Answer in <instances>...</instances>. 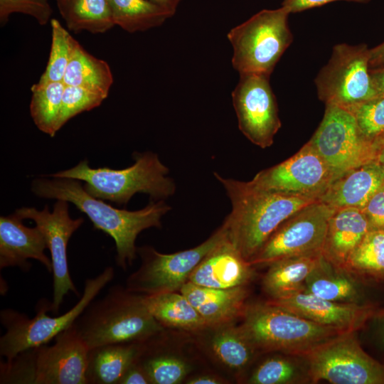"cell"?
Returning a JSON list of instances; mask_svg holds the SVG:
<instances>
[{"instance_id": "obj_1", "label": "cell", "mask_w": 384, "mask_h": 384, "mask_svg": "<svg viewBox=\"0 0 384 384\" xmlns=\"http://www.w3.org/2000/svg\"><path fill=\"white\" fill-rule=\"evenodd\" d=\"M31 191L40 198L70 202L85 213L95 229L114 240L116 264L123 270L136 257L137 235L145 229L160 227L161 217L171 208L164 200H154L141 210L118 209L90 195L79 180L69 178H36Z\"/></svg>"}, {"instance_id": "obj_2", "label": "cell", "mask_w": 384, "mask_h": 384, "mask_svg": "<svg viewBox=\"0 0 384 384\" xmlns=\"http://www.w3.org/2000/svg\"><path fill=\"white\" fill-rule=\"evenodd\" d=\"M229 197L232 210L224 224L228 237L242 258L250 262L278 227L294 213L317 199L265 190L250 181L214 173Z\"/></svg>"}, {"instance_id": "obj_3", "label": "cell", "mask_w": 384, "mask_h": 384, "mask_svg": "<svg viewBox=\"0 0 384 384\" xmlns=\"http://www.w3.org/2000/svg\"><path fill=\"white\" fill-rule=\"evenodd\" d=\"M115 285L92 300L74 322L88 349L112 343H141L163 331L143 303V296Z\"/></svg>"}, {"instance_id": "obj_4", "label": "cell", "mask_w": 384, "mask_h": 384, "mask_svg": "<svg viewBox=\"0 0 384 384\" xmlns=\"http://www.w3.org/2000/svg\"><path fill=\"white\" fill-rule=\"evenodd\" d=\"M133 156L134 164L124 169H92L83 160L71 169L47 176L83 181V188L90 195L119 206L127 204L137 193H147L154 201L175 193L174 181L168 176L169 170L156 154L134 153Z\"/></svg>"}, {"instance_id": "obj_5", "label": "cell", "mask_w": 384, "mask_h": 384, "mask_svg": "<svg viewBox=\"0 0 384 384\" xmlns=\"http://www.w3.org/2000/svg\"><path fill=\"white\" fill-rule=\"evenodd\" d=\"M89 349L74 324L43 344L1 361V384H87Z\"/></svg>"}, {"instance_id": "obj_6", "label": "cell", "mask_w": 384, "mask_h": 384, "mask_svg": "<svg viewBox=\"0 0 384 384\" xmlns=\"http://www.w3.org/2000/svg\"><path fill=\"white\" fill-rule=\"evenodd\" d=\"M240 329L256 350L304 356L348 333L319 324L267 302L245 308Z\"/></svg>"}, {"instance_id": "obj_7", "label": "cell", "mask_w": 384, "mask_h": 384, "mask_svg": "<svg viewBox=\"0 0 384 384\" xmlns=\"http://www.w3.org/2000/svg\"><path fill=\"white\" fill-rule=\"evenodd\" d=\"M114 274L113 267H107L96 277L87 279L80 299L60 316L47 315L50 311V302L46 299L38 301L36 314L32 318L14 309H2L0 321L6 331L0 338V355L5 361H10L25 350L47 344L74 324L100 292L112 280Z\"/></svg>"}, {"instance_id": "obj_8", "label": "cell", "mask_w": 384, "mask_h": 384, "mask_svg": "<svg viewBox=\"0 0 384 384\" xmlns=\"http://www.w3.org/2000/svg\"><path fill=\"white\" fill-rule=\"evenodd\" d=\"M289 14L283 6L263 9L228 32L233 48L232 65L240 75L270 76L292 42Z\"/></svg>"}, {"instance_id": "obj_9", "label": "cell", "mask_w": 384, "mask_h": 384, "mask_svg": "<svg viewBox=\"0 0 384 384\" xmlns=\"http://www.w3.org/2000/svg\"><path fill=\"white\" fill-rule=\"evenodd\" d=\"M369 60L370 49L365 44L336 45L315 79L319 98L326 105L352 112L378 96L371 80Z\"/></svg>"}, {"instance_id": "obj_10", "label": "cell", "mask_w": 384, "mask_h": 384, "mask_svg": "<svg viewBox=\"0 0 384 384\" xmlns=\"http://www.w3.org/2000/svg\"><path fill=\"white\" fill-rule=\"evenodd\" d=\"M309 142L331 169L334 181L375 160L380 148L363 136L352 112L331 105H326L324 117Z\"/></svg>"}, {"instance_id": "obj_11", "label": "cell", "mask_w": 384, "mask_h": 384, "mask_svg": "<svg viewBox=\"0 0 384 384\" xmlns=\"http://www.w3.org/2000/svg\"><path fill=\"white\" fill-rule=\"evenodd\" d=\"M344 333L302 356L311 382L383 384L384 366L368 356L353 335Z\"/></svg>"}, {"instance_id": "obj_12", "label": "cell", "mask_w": 384, "mask_h": 384, "mask_svg": "<svg viewBox=\"0 0 384 384\" xmlns=\"http://www.w3.org/2000/svg\"><path fill=\"white\" fill-rule=\"evenodd\" d=\"M228 236L223 223L198 246L173 254H162L153 248L140 250L141 268L127 279V288L144 295L181 289L204 257Z\"/></svg>"}, {"instance_id": "obj_13", "label": "cell", "mask_w": 384, "mask_h": 384, "mask_svg": "<svg viewBox=\"0 0 384 384\" xmlns=\"http://www.w3.org/2000/svg\"><path fill=\"white\" fill-rule=\"evenodd\" d=\"M334 210L320 201L301 208L278 227L249 264L269 265L283 258L322 254Z\"/></svg>"}, {"instance_id": "obj_14", "label": "cell", "mask_w": 384, "mask_h": 384, "mask_svg": "<svg viewBox=\"0 0 384 384\" xmlns=\"http://www.w3.org/2000/svg\"><path fill=\"white\" fill-rule=\"evenodd\" d=\"M15 213L23 220H33L46 237L53 273V299L50 311L58 314L64 297L69 292L80 296L70 275L67 247L72 235L81 226L84 219L71 218L68 213V202L64 200H57L52 212L46 206L42 210L23 207Z\"/></svg>"}, {"instance_id": "obj_15", "label": "cell", "mask_w": 384, "mask_h": 384, "mask_svg": "<svg viewBox=\"0 0 384 384\" xmlns=\"http://www.w3.org/2000/svg\"><path fill=\"white\" fill-rule=\"evenodd\" d=\"M333 181L331 169L308 142L288 159L257 173L251 182L265 190L319 200Z\"/></svg>"}, {"instance_id": "obj_16", "label": "cell", "mask_w": 384, "mask_h": 384, "mask_svg": "<svg viewBox=\"0 0 384 384\" xmlns=\"http://www.w3.org/2000/svg\"><path fill=\"white\" fill-rule=\"evenodd\" d=\"M269 78L260 75H240L232 92L240 130L262 149L273 144L274 135L282 125Z\"/></svg>"}, {"instance_id": "obj_17", "label": "cell", "mask_w": 384, "mask_h": 384, "mask_svg": "<svg viewBox=\"0 0 384 384\" xmlns=\"http://www.w3.org/2000/svg\"><path fill=\"white\" fill-rule=\"evenodd\" d=\"M267 302L343 332L358 330L374 313L370 307L358 303L329 301L304 290L284 297L271 299Z\"/></svg>"}, {"instance_id": "obj_18", "label": "cell", "mask_w": 384, "mask_h": 384, "mask_svg": "<svg viewBox=\"0 0 384 384\" xmlns=\"http://www.w3.org/2000/svg\"><path fill=\"white\" fill-rule=\"evenodd\" d=\"M16 213L0 218V268L16 267L23 272L31 267L29 259L40 262L52 272V262L45 253L48 243L38 227L24 225Z\"/></svg>"}, {"instance_id": "obj_19", "label": "cell", "mask_w": 384, "mask_h": 384, "mask_svg": "<svg viewBox=\"0 0 384 384\" xmlns=\"http://www.w3.org/2000/svg\"><path fill=\"white\" fill-rule=\"evenodd\" d=\"M245 260L228 239L211 250L191 274L188 281L203 287L229 289L247 284L253 276Z\"/></svg>"}, {"instance_id": "obj_20", "label": "cell", "mask_w": 384, "mask_h": 384, "mask_svg": "<svg viewBox=\"0 0 384 384\" xmlns=\"http://www.w3.org/2000/svg\"><path fill=\"white\" fill-rule=\"evenodd\" d=\"M370 230V223L362 209H334L328 223L323 257L335 267L343 269Z\"/></svg>"}, {"instance_id": "obj_21", "label": "cell", "mask_w": 384, "mask_h": 384, "mask_svg": "<svg viewBox=\"0 0 384 384\" xmlns=\"http://www.w3.org/2000/svg\"><path fill=\"white\" fill-rule=\"evenodd\" d=\"M384 185V171L376 160L364 164L336 178L319 201L332 209H363L372 196Z\"/></svg>"}, {"instance_id": "obj_22", "label": "cell", "mask_w": 384, "mask_h": 384, "mask_svg": "<svg viewBox=\"0 0 384 384\" xmlns=\"http://www.w3.org/2000/svg\"><path fill=\"white\" fill-rule=\"evenodd\" d=\"M206 322L218 326L243 314L247 291L245 286L215 289L199 286L189 281L180 289Z\"/></svg>"}, {"instance_id": "obj_23", "label": "cell", "mask_w": 384, "mask_h": 384, "mask_svg": "<svg viewBox=\"0 0 384 384\" xmlns=\"http://www.w3.org/2000/svg\"><path fill=\"white\" fill-rule=\"evenodd\" d=\"M139 346L140 343H122L90 349L86 368L87 384H118L136 362Z\"/></svg>"}, {"instance_id": "obj_24", "label": "cell", "mask_w": 384, "mask_h": 384, "mask_svg": "<svg viewBox=\"0 0 384 384\" xmlns=\"http://www.w3.org/2000/svg\"><path fill=\"white\" fill-rule=\"evenodd\" d=\"M322 254L283 258L269 265L262 286L271 299L303 291L306 280L319 265Z\"/></svg>"}, {"instance_id": "obj_25", "label": "cell", "mask_w": 384, "mask_h": 384, "mask_svg": "<svg viewBox=\"0 0 384 384\" xmlns=\"http://www.w3.org/2000/svg\"><path fill=\"white\" fill-rule=\"evenodd\" d=\"M304 291L315 297L338 302L358 303L359 286L347 270L338 268L323 257L304 284Z\"/></svg>"}, {"instance_id": "obj_26", "label": "cell", "mask_w": 384, "mask_h": 384, "mask_svg": "<svg viewBox=\"0 0 384 384\" xmlns=\"http://www.w3.org/2000/svg\"><path fill=\"white\" fill-rule=\"evenodd\" d=\"M63 82L65 85L82 87L107 97L113 83V76L106 61L92 55L77 41Z\"/></svg>"}, {"instance_id": "obj_27", "label": "cell", "mask_w": 384, "mask_h": 384, "mask_svg": "<svg viewBox=\"0 0 384 384\" xmlns=\"http://www.w3.org/2000/svg\"><path fill=\"white\" fill-rule=\"evenodd\" d=\"M149 313L161 325L193 331L205 328V321L181 293L161 292L144 295L142 299Z\"/></svg>"}, {"instance_id": "obj_28", "label": "cell", "mask_w": 384, "mask_h": 384, "mask_svg": "<svg viewBox=\"0 0 384 384\" xmlns=\"http://www.w3.org/2000/svg\"><path fill=\"white\" fill-rule=\"evenodd\" d=\"M115 25L129 33L161 26L174 16L149 0H107Z\"/></svg>"}, {"instance_id": "obj_29", "label": "cell", "mask_w": 384, "mask_h": 384, "mask_svg": "<svg viewBox=\"0 0 384 384\" xmlns=\"http://www.w3.org/2000/svg\"><path fill=\"white\" fill-rule=\"evenodd\" d=\"M60 13L74 33H102L115 26L107 0H70Z\"/></svg>"}, {"instance_id": "obj_30", "label": "cell", "mask_w": 384, "mask_h": 384, "mask_svg": "<svg viewBox=\"0 0 384 384\" xmlns=\"http://www.w3.org/2000/svg\"><path fill=\"white\" fill-rule=\"evenodd\" d=\"M65 86L63 82H49L44 84L37 82L31 88V118L39 130L51 137L57 132L55 126L60 114Z\"/></svg>"}, {"instance_id": "obj_31", "label": "cell", "mask_w": 384, "mask_h": 384, "mask_svg": "<svg viewBox=\"0 0 384 384\" xmlns=\"http://www.w3.org/2000/svg\"><path fill=\"white\" fill-rule=\"evenodd\" d=\"M212 348L218 359L233 369H241L252 359L257 351L240 327H225L214 335Z\"/></svg>"}, {"instance_id": "obj_32", "label": "cell", "mask_w": 384, "mask_h": 384, "mask_svg": "<svg viewBox=\"0 0 384 384\" xmlns=\"http://www.w3.org/2000/svg\"><path fill=\"white\" fill-rule=\"evenodd\" d=\"M343 269L351 274H384V229L370 230Z\"/></svg>"}, {"instance_id": "obj_33", "label": "cell", "mask_w": 384, "mask_h": 384, "mask_svg": "<svg viewBox=\"0 0 384 384\" xmlns=\"http://www.w3.org/2000/svg\"><path fill=\"white\" fill-rule=\"evenodd\" d=\"M52 40L50 55L45 71L38 83L63 82L77 41L56 19H50Z\"/></svg>"}, {"instance_id": "obj_34", "label": "cell", "mask_w": 384, "mask_h": 384, "mask_svg": "<svg viewBox=\"0 0 384 384\" xmlns=\"http://www.w3.org/2000/svg\"><path fill=\"white\" fill-rule=\"evenodd\" d=\"M136 362L154 384L179 383L189 370L186 363L179 358L164 354H147L140 349Z\"/></svg>"}, {"instance_id": "obj_35", "label": "cell", "mask_w": 384, "mask_h": 384, "mask_svg": "<svg viewBox=\"0 0 384 384\" xmlns=\"http://www.w3.org/2000/svg\"><path fill=\"white\" fill-rule=\"evenodd\" d=\"M308 373L303 371L294 359L273 357L264 361L252 374L249 383L252 384H286L304 380Z\"/></svg>"}, {"instance_id": "obj_36", "label": "cell", "mask_w": 384, "mask_h": 384, "mask_svg": "<svg viewBox=\"0 0 384 384\" xmlns=\"http://www.w3.org/2000/svg\"><path fill=\"white\" fill-rule=\"evenodd\" d=\"M351 112L363 136L380 147L384 142V95L377 96Z\"/></svg>"}, {"instance_id": "obj_37", "label": "cell", "mask_w": 384, "mask_h": 384, "mask_svg": "<svg viewBox=\"0 0 384 384\" xmlns=\"http://www.w3.org/2000/svg\"><path fill=\"white\" fill-rule=\"evenodd\" d=\"M106 98L82 87L65 85L55 126L56 132L75 115L100 106Z\"/></svg>"}, {"instance_id": "obj_38", "label": "cell", "mask_w": 384, "mask_h": 384, "mask_svg": "<svg viewBox=\"0 0 384 384\" xmlns=\"http://www.w3.org/2000/svg\"><path fill=\"white\" fill-rule=\"evenodd\" d=\"M52 8L48 0H0V24L4 26L11 14L21 13L44 26L50 19Z\"/></svg>"}, {"instance_id": "obj_39", "label": "cell", "mask_w": 384, "mask_h": 384, "mask_svg": "<svg viewBox=\"0 0 384 384\" xmlns=\"http://www.w3.org/2000/svg\"><path fill=\"white\" fill-rule=\"evenodd\" d=\"M362 210L371 229H384V185L372 196Z\"/></svg>"}, {"instance_id": "obj_40", "label": "cell", "mask_w": 384, "mask_h": 384, "mask_svg": "<svg viewBox=\"0 0 384 384\" xmlns=\"http://www.w3.org/2000/svg\"><path fill=\"white\" fill-rule=\"evenodd\" d=\"M336 1L368 3L370 0H284L282 3V6L284 7L290 14H292L320 6Z\"/></svg>"}, {"instance_id": "obj_41", "label": "cell", "mask_w": 384, "mask_h": 384, "mask_svg": "<svg viewBox=\"0 0 384 384\" xmlns=\"http://www.w3.org/2000/svg\"><path fill=\"white\" fill-rule=\"evenodd\" d=\"M150 380L142 368L137 362L133 363L123 375L118 384H148Z\"/></svg>"}, {"instance_id": "obj_42", "label": "cell", "mask_w": 384, "mask_h": 384, "mask_svg": "<svg viewBox=\"0 0 384 384\" xmlns=\"http://www.w3.org/2000/svg\"><path fill=\"white\" fill-rule=\"evenodd\" d=\"M373 85L378 95H384V64L370 70Z\"/></svg>"}, {"instance_id": "obj_43", "label": "cell", "mask_w": 384, "mask_h": 384, "mask_svg": "<svg viewBox=\"0 0 384 384\" xmlns=\"http://www.w3.org/2000/svg\"><path fill=\"white\" fill-rule=\"evenodd\" d=\"M369 63L370 68L384 64V42L370 49Z\"/></svg>"}, {"instance_id": "obj_44", "label": "cell", "mask_w": 384, "mask_h": 384, "mask_svg": "<svg viewBox=\"0 0 384 384\" xmlns=\"http://www.w3.org/2000/svg\"><path fill=\"white\" fill-rule=\"evenodd\" d=\"M152 3L161 6L173 15L176 13L178 4L182 0H149Z\"/></svg>"}, {"instance_id": "obj_45", "label": "cell", "mask_w": 384, "mask_h": 384, "mask_svg": "<svg viewBox=\"0 0 384 384\" xmlns=\"http://www.w3.org/2000/svg\"><path fill=\"white\" fill-rule=\"evenodd\" d=\"M187 383L188 384H218L220 381L216 378L210 375H201L190 379Z\"/></svg>"}, {"instance_id": "obj_46", "label": "cell", "mask_w": 384, "mask_h": 384, "mask_svg": "<svg viewBox=\"0 0 384 384\" xmlns=\"http://www.w3.org/2000/svg\"><path fill=\"white\" fill-rule=\"evenodd\" d=\"M375 160L384 171V144L380 148Z\"/></svg>"}, {"instance_id": "obj_47", "label": "cell", "mask_w": 384, "mask_h": 384, "mask_svg": "<svg viewBox=\"0 0 384 384\" xmlns=\"http://www.w3.org/2000/svg\"><path fill=\"white\" fill-rule=\"evenodd\" d=\"M70 0H56L59 11H62Z\"/></svg>"}, {"instance_id": "obj_48", "label": "cell", "mask_w": 384, "mask_h": 384, "mask_svg": "<svg viewBox=\"0 0 384 384\" xmlns=\"http://www.w3.org/2000/svg\"><path fill=\"white\" fill-rule=\"evenodd\" d=\"M383 338H384V334H383Z\"/></svg>"}, {"instance_id": "obj_49", "label": "cell", "mask_w": 384, "mask_h": 384, "mask_svg": "<svg viewBox=\"0 0 384 384\" xmlns=\"http://www.w3.org/2000/svg\"><path fill=\"white\" fill-rule=\"evenodd\" d=\"M383 144H384V142H383Z\"/></svg>"}]
</instances>
